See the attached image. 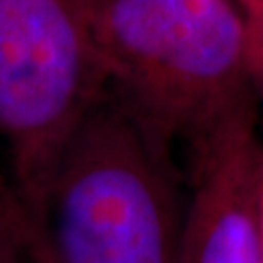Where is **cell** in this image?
Returning a JSON list of instances; mask_svg holds the SVG:
<instances>
[{
  "instance_id": "cell-1",
  "label": "cell",
  "mask_w": 263,
  "mask_h": 263,
  "mask_svg": "<svg viewBox=\"0 0 263 263\" xmlns=\"http://www.w3.org/2000/svg\"><path fill=\"white\" fill-rule=\"evenodd\" d=\"M109 92L178 160L259 111L236 0H84Z\"/></svg>"
},
{
  "instance_id": "cell-2",
  "label": "cell",
  "mask_w": 263,
  "mask_h": 263,
  "mask_svg": "<svg viewBox=\"0 0 263 263\" xmlns=\"http://www.w3.org/2000/svg\"><path fill=\"white\" fill-rule=\"evenodd\" d=\"M179 162L111 92L68 141L43 226L57 263H178L185 216Z\"/></svg>"
},
{
  "instance_id": "cell-3",
  "label": "cell",
  "mask_w": 263,
  "mask_h": 263,
  "mask_svg": "<svg viewBox=\"0 0 263 263\" xmlns=\"http://www.w3.org/2000/svg\"><path fill=\"white\" fill-rule=\"evenodd\" d=\"M107 90L84 0H0V139L29 215L41 216L63 151Z\"/></svg>"
},
{
  "instance_id": "cell-4",
  "label": "cell",
  "mask_w": 263,
  "mask_h": 263,
  "mask_svg": "<svg viewBox=\"0 0 263 263\" xmlns=\"http://www.w3.org/2000/svg\"><path fill=\"white\" fill-rule=\"evenodd\" d=\"M257 117L236 119L185 156L189 195L178 263H261Z\"/></svg>"
},
{
  "instance_id": "cell-5",
  "label": "cell",
  "mask_w": 263,
  "mask_h": 263,
  "mask_svg": "<svg viewBox=\"0 0 263 263\" xmlns=\"http://www.w3.org/2000/svg\"><path fill=\"white\" fill-rule=\"evenodd\" d=\"M0 263H31L28 211L8 172L0 168Z\"/></svg>"
},
{
  "instance_id": "cell-6",
  "label": "cell",
  "mask_w": 263,
  "mask_h": 263,
  "mask_svg": "<svg viewBox=\"0 0 263 263\" xmlns=\"http://www.w3.org/2000/svg\"><path fill=\"white\" fill-rule=\"evenodd\" d=\"M250 26V53H252V76H254L257 107L263 111V22L248 20Z\"/></svg>"
},
{
  "instance_id": "cell-7",
  "label": "cell",
  "mask_w": 263,
  "mask_h": 263,
  "mask_svg": "<svg viewBox=\"0 0 263 263\" xmlns=\"http://www.w3.org/2000/svg\"><path fill=\"white\" fill-rule=\"evenodd\" d=\"M28 238H29V259L31 263H57L55 255L51 254L43 226L37 216L28 213Z\"/></svg>"
},
{
  "instance_id": "cell-8",
  "label": "cell",
  "mask_w": 263,
  "mask_h": 263,
  "mask_svg": "<svg viewBox=\"0 0 263 263\" xmlns=\"http://www.w3.org/2000/svg\"><path fill=\"white\" fill-rule=\"evenodd\" d=\"M236 2L244 10L248 20H261L263 22V0H236Z\"/></svg>"
},
{
  "instance_id": "cell-9",
  "label": "cell",
  "mask_w": 263,
  "mask_h": 263,
  "mask_svg": "<svg viewBox=\"0 0 263 263\" xmlns=\"http://www.w3.org/2000/svg\"><path fill=\"white\" fill-rule=\"evenodd\" d=\"M259 216H261V263H263V151H261V170H259Z\"/></svg>"
}]
</instances>
